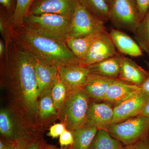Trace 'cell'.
I'll return each instance as SVG.
<instances>
[{
    "label": "cell",
    "instance_id": "obj_3",
    "mask_svg": "<svg viewBox=\"0 0 149 149\" xmlns=\"http://www.w3.org/2000/svg\"><path fill=\"white\" fill-rule=\"evenodd\" d=\"M1 139L24 149L41 139L37 130L15 108H3L0 111Z\"/></svg>",
    "mask_w": 149,
    "mask_h": 149
},
{
    "label": "cell",
    "instance_id": "obj_12",
    "mask_svg": "<svg viewBox=\"0 0 149 149\" xmlns=\"http://www.w3.org/2000/svg\"><path fill=\"white\" fill-rule=\"evenodd\" d=\"M58 71L60 79L66 85L69 92L82 89L90 73L87 67L80 63L60 67Z\"/></svg>",
    "mask_w": 149,
    "mask_h": 149
},
{
    "label": "cell",
    "instance_id": "obj_2",
    "mask_svg": "<svg viewBox=\"0 0 149 149\" xmlns=\"http://www.w3.org/2000/svg\"><path fill=\"white\" fill-rule=\"evenodd\" d=\"M11 38L22 50L48 65L58 68L80 63L65 41L42 35L23 24L12 27Z\"/></svg>",
    "mask_w": 149,
    "mask_h": 149
},
{
    "label": "cell",
    "instance_id": "obj_23",
    "mask_svg": "<svg viewBox=\"0 0 149 149\" xmlns=\"http://www.w3.org/2000/svg\"><path fill=\"white\" fill-rule=\"evenodd\" d=\"M52 88L46 90L39 98V121H45L53 116L58 115V112L55 107L51 95Z\"/></svg>",
    "mask_w": 149,
    "mask_h": 149
},
{
    "label": "cell",
    "instance_id": "obj_27",
    "mask_svg": "<svg viewBox=\"0 0 149 149\" xmlns=\"http://www.w3.org/2000/svg\"><path fill=\"white\" fill-rule=\"evenodd\" d=\"M34 0H17L15 11L12 18L13 27L23 24Z\"/></svg>",
    "mask_w": 149,
    "mask_h": 149
},
{
    "label": "cell",
    "instance_id": "obj_38",
    "mask_svg": "<svg viewBox=\"0 0 149 149\" xmlns=\"http://www.w3.org/2000/svg\"><path fill=\"white\" fill-rule=\"evenodd\" d=\"M43 147L44 149H71L70 146L63 147V148H58L55 146L46 143L44 141L43 143Z\"/></svg>",
    "mask_w": 149,
    "mask_h": 149
},
{
    "label": "cell",
    "instance_id": "obj_16",
    "mask_svg": "<svg viewBox=\"0 0 149 149\" xmlns=\"http://www.w3.org/2000/svg\"><path fill=\"white\" fill-rule=\"evenodd\" d=\"M149 73L131 59L123 56L118 79L141 87Z\"/></svg>",
    "mask_w": 149,
    "mask_h": 149
},
{
    "label": "cell",
    "instance_id": "obj_42",
    "mask_svg": "<svg viewBox=\"0 0 149 149\" xmlns=\"http://www.w3.org/2000/svg\"><path fill=\"white\" fill-rule=\"evenodd\" d=\"M146 62L147 65H148V67L149 69V63L148 62Z\"/></svg>",
    "mask_w": 149,
    "mask_h": 149
},
{
    "label": "cell",
    "instance_id": "obj_4",
    "mask_svg": "<svg viewBox=\"0 0 149 149\" xmlns=\"http://www.w3.org/2000/svg\"><path fill=\"white\" fill-rule=\"evenodd\" d=\"M91 102L83 89L69 91L58 115L67 130L74 131L85 125Z\"/></svg>",
    "mask_w": 149,
    "mask_h": 149
},
{
    "label": "cell",
    "instance_id": "obj_17",
    "mask_svg": "<svg viewBox=\"0 0 149 149\" xmlns=\"http://www.w3.org/2000/svg\"><path fill=\"white\" fill-rule=\"evenodd\" d=\"M35 59V73L40 98L46 90L52 87L57 80L58 68L48 65Z\"/></svg>",
    "mask_w": 149,
    "mask_h": 149
},
{
    "label": "cell",
    "instance_id": "obj_28",
    "mask_svg": "<svg viewBox=\"0 0 149 149\" xmlns=\"http://www.w3.org/2000/svg\"><path fill=\"white\" fill-rule=\"evenodd\" d=\"M12 18V16L0 6V32L4 42L11 37Z\"/></svg>",
    "mask_w": 149,
    "mask_h": 149
},
{
    "label": "cell",
    "instance_id": "obj_39",
    "mask_svg": "<svg viewBox=\"0 0 149 149\" xmlns=\"http://www.w3.org/2000/svg\"><path fill=\"white\" fill-rule=\"evenodd\" d=\"M141 115L146 116H149V100L144 107Z\"/></svg>",
    "mask_w": 149,
    "mask_h": 149
},
{
    "label": "cell",
    "instance_id": "obj_22",
    "mask_svg": "<svg viewBox=\"0 0 149 149\" xmlns=\"http://www.w3.org/2000/svg\"><path fill=\"white\" fill-rule=\"evenodd\" d=\"M124 146L108 130L99 129L88 149H123Z\"/></svg>",
    "mask_w": 149,
    "mask_h": 149
},
{
    "label": "cell",
    "instance_id": "obj_25",
    "mask_svg": "<svg viewBox=\"0 0 149 149\" xmlns=\"http://www.w3.org/2000/svg\"><path fill=\"white\" fill-rule=\"evenodd\" d=\"M134 34L139 45L149 56V9L140 22Z\"/></svg>",
    "mask_w": 149,
    "mask_h": 149
},
{
    "label": "cell",
    "instance_id": "obj_30",
    "mask_svg": "<svg viewBox=\"0 0 149 149\" xmlns=\"http://www.w3.org/2000/svg\"><path fill=\"white\" fill-rule=\"evenodd\" d=\"M66 129L65 125L62 123H56L51 126L47 135L53 139H56L59 137Z\"/></svg>",
    "mask_w": 149,
    "mask_h": 149
},
{
    "label": "cell",
    "instance_id": "obj_10",
    "mask_svg": "<svg viewBox=\"0 0 149 149\" xmlns=\"http://www.w3.org/2000/svg\"><path fill=\"white\" fill-rule=\"evenodd\" d=\"M77 0H34L28 14L54 13L71 17Z\"/></svg>",
    "mask_w": 149,
    "mask_h": 149
},
{
    "label": "cell",
    "instance_id": "obj_31",
    "mask_svg": "<svg viewBox=\"0 0 149 149\" xmlns=\"http://www.w3.org/2000/svg\"><path fill=\"white\" fill-rule=\"evenodd\" d=\"M123 149H149V136L129 145H125Z\"/></svg>",
    "mask_w": 149,
    "mask_h": 149
},
{
    "label": "cell",
    "instance_id": "obj_5",
    "mask_svg": "<svg viewBox=\"0 0 149 149\" xmlns=\"http://www.w3.org/2000/svg\"><path fill=\"white\" fill-rule=\"evenodd\" d=\"M71 17L54 13L27 14L23 24L48 37L65 42L68 37Z\"/></svg>",
    "mask_w": 149,
    "mask_h": 149
},
{
    "label": "cell",
    "instance_id": "obj_6",
    "mask_svg": "<svg viewBox=\"0 0 149 149\" xmlns=\"http://www.w3.org/2000/svg\"><path fill=\"white\" fill-rule=\"evenodd\" d=\"M108 131L124 145L135 143L149 136V116L140 115L112 123Z\"/></svg>",
    "mask_w": 149,
    "mask_h": 149
},
{
    "label": "cell",
    "instance_id": "obj_29",
    "mask_svg": "<svg viewBox=\"0 0 149 149\" xmlns=\"http://www.w3.org/2000/svg\"><path fill=\"white\" fill-rule=\"evenodd\" d=\"M73 141L72 132L66 129L60 136L59 142L61 147L63 148L71 146L73 143Z\"/></svg>",
    "mask_w": 149,
    "mask_h": 149
},
{
    "label": "cell",
    "instance_id": "obj_1",
    "mask_svg": "<svg viewBox=\"0 0 149 149\" xmlns=\"http://www.w3.org/2000/svg\"><path fill=\"white\" fill-rule=\"evenodd\" d=\"M1 61V83L9 93L14 108L35 129L39 120V95L34 57L22 50L11 37L5 41Z\"/></svg>",
    "mask_w": 149,
    "mask_h": 149
},
{
    "label": "cell",
    "instance_id": "obj_41",
    "mask_svg": "<svg viewBox=\"0 0 149 149\" xmlns=\"http://www.w3.org/2000/svg\"><path fill=\"white\" fill-rule=\"evenodd\" d=\"M111 0H106V1L107 2V3H109L110 2V1Z\"/></svg>",
    "mask_w": 149,
    "mask_h": 149
},
{
    "label": "cell",
    "instance_id": "obj_37",
    "mask_svg": "<svg viewBox=\"0 0 149 149\" xmlns=\"http://www.w3.org/2000/svg\"><path fill=\"white\" fill-rule=\"evenodd\" d=\"M6 48L5 43L3 39L0 40V59L4 57L5 55Z\"/></svg>",
    "mask_w": 149,
    "mask_h": 149
},
{
    "label": "cell",
    "instance_id": "obj_40",
    "mask_svg": "<svg viewBox=\"0 0 149 149\" xmlns=\"http://www.w3.org/2000/svg\"><path fill=\"white\" fill-rule=\"evenodd\" d=\"M43 142H44V141H43ZM44 149L43 147V143L42 144V146H41V147H40V149Z\"/></svg>",
    "mask_w": 149,
    "mask_h": 149
},
{
    "label": "cell",
    "instance_id": "obj_33",
    "mask_svg": "<svg viewBox=\"0 0 149 149\" xmlns=\"http://www.w3.org/2000/svg\"><path fill=\"white\" fill-rule=\"evenodd\" d=\"M136 1L141 20L149 10V0H136Z\"/></svg>",
    "mask_w": 149,
    "mask_h": 149
},
{
    "label": "cell",
    "instance_id": "obj_11",
    "mask_svg": "<svg viewBox=\"0 0 149 149\" xmlns=\"http://www.w3.org/2000/svg\"><path fill=\"white\" fill-rule=\"evenodd\" d=\"M149 100V95L143 92L136 97L115 106L112 124L141 115L144 107Z\"/></svg>",
    "mask_w": 149,
    "mask_h": 149
},
{
    "label": "cell",
    "instance_id": "obj_21",
    "mask_svg": "<svg viewBox=\"0 0 149 149\" xmlns=\"http://www.w3.org/2000/svg\"><path fill=\"white\" fill-rule=\"evenodd\" d=\"M98 130L95 126L85 124L71 131L74 141L70 146L71 149H88Z\"/></svg>",
    "mask_w": 149,
    "mask_h": 149
},
{
    "label": "cell",
    "instance_id": "obj_26",
    "mask_svg": "<svg viewBox=\"0 0 149 149\" xmlns=\"http://www.w3.org/2000/svg\"><path fill=\"white\" fill-rule=\"evenodd\" d=\"M68 93L69 91L66 85L60 79L58 76L51 89L52 98L58 112L63 107Z\"/></svg>",
    "mask_w": 149,
    "mask_h": 149
},
{
    "label": "cell",
    "instance_id": "obj_35",
    "mask_svg": "<svg viewBox=\"0 0 149 149\" xmlns=\"http://www.w3.org/2000/svg\"><path fill=\"white\" fill-rule=\"evenodd\" d=\"M43 141H44L41 139L37 140L24 149H39L42 146Z\"/></svg>",
    "mask_w": 149,
    "mask_h": 149
},
{
    "label": "cell",
    "instance_id": "obj_14",
    "mask_svg": "<svg viewBox=\"0 0 149 149\" xmlns=\"http://www.w3.org/2000/svg\"><path fill=\"white\" fill-rule=\"evenodd\" d=\"M113 107L108 103L92 102L85 124L95 126L98 129L108 130L112 124Z\"/></svg>",
    "mask_w": 149,
    "mask_h": 149
},
{
    "label": "cell",
    "instance_id": "obj_32",
    "mask_svg": "<svg viewBox=\"0 0 149 149\" xmlns=\"http://www.w3.org/2000/svg\"><path fill=\"white\" fill-rule=\"evenodd\" d=\"M16 3L17 0H0L1 6L2 7L12 16L15 11Z\"/></svg>",
    "mask_w": 149,
    "mask_h": 149
},
{
    "label": "cell",
    "instance_id": "obj_8",
    "mask_svg": "<svg viewBox=\"0 0 149 149\" xmlns=\"http://www.w3.org/2000/svg\"><path fill=\"white\" fill-rule=\"evenodd\" d=\"M105 32L104 22L91 13L80 0H77L68 37H82Z\"/></svg>",
    "mask_w": 149,
    "mask_h": 149
},
{
    "label": "cell",
    "instance_id": "obj_7",
    "mask_svg": "<svg viewBox=\"0 0 149 149\" xmlns=\"http://www.w3.org/2000/svg\"><path fill=\"white\" fill-rule=\"evenodd\" d=\"M109 20L116 27L135 34L141 22L136 0H111Z\"/></svg>",
    "mask_w": 149,
    "mask_h": 149
},
{
    "label": "cell",
    "instance_id": "obj_15",
    "mask_svg": "<svg viewBox=\"0 0 149 149\" xmlns=\"http://www.w3.org/2000/svg\"><path fill=\"white\" fill-rule=\"evenodd\" d=\"M116 79L90 73L82 89L91 100L104 101L109 87Z\"/></svg>",
    "mask_w": 149,
    "mask_h": 149
},
{
    "label": "cell",
    "instance_id": "obj_13",
    "mask_svg": "<svg viewBox=\"0 0 149 149\" xmlns=\"http://www.w3.org/2000/svg\"><path fill=\"white\" fill-rule=\"evenodd\" d=\"M142 93L140 86L116 79L109 87L104 101L117 105Z\"/></svg>",
    "mask_w": 149,
    "mask_h": 149
},
{
    "label": "cell",
    "instance_id": "obj_9",
    "mask_svg": "<svg viewBox=\"0 0 149 149\" xmlns=\"http://www.w3.org/2000/svg\"><path fill=\"white\" fill-rule=\"evenodd\" d=\"M118 54L109 34L107 32L100 33L94 41L85 58L80 64L87 66L102 61Z\"/></svg>",
    "mask_w": 149,
    "mask_h": 149
},
{
    "label": "cell",
    "instance_id": "obj_18",
    "mask_svg": "<svg viewBox=\"0 0 149 149\" xmlns=\"http://www.w3.org/2000/svg\"><path fill=\"white\" fill-rule=\"evenodd\" d=\"M116 49L120 53L134 57L143 55L142 49L133 39L124 32L111 29L109 33Z\"/></svg>",
    "mask_w": 149,
    "mask_h": 149
},
{
    "label": "cell",
    "instance_id": "obj_36",
    "mask_svg": "<svg viewBox=\"0 0 149 149\" xmlns=\"http://www.w3.org/2000/svg\"><path fill=\"white\" fill-rule=\"evenodd\" d=\"M141 87L143 93L149 95V73L146 80L143 83V85H141Z\"/></svg>",
    "mask_w": 149,
    "mask_h": 149
},
{
    "label": "cell",
    "instance_id": "obj_34",
    "mask_svg": "<svg viewBox=\"0 0 149 149\" xmlns=\"http://www.w3.org/2000/svg\"><path fill=\"white\" fill-rule=\"evenodd\" d=\"M0 149H17L13 144L3 140L0 141Z\"/></svg>",
    "mask_w": 149,
    "mask_h": 149
},
{
    "label": "cell",
    "instance_id": "obj_20",
    "mask_svg": "<svg viewBox=\"0 0 149 149\" xmlns=\"http://www.w3.org/2000/svg\"><path fill=\"white\" fill-rule=\"evenodd\" d=\"M101 33L80 37H68L65 43L72 53L80 61L85 58L93 42Z\"/></svg>",
    "mask_w": 149,
    "mask_h": 149
},
{
    "label": "cell",
    "instance_id": "obj_19",
    "mask_svg": "<svg viewBox=\"0 0 149 149\" xmlns=\"http://www.w3.org/2000/svg\"><path fill=\"white\" fill-rule=\"evenodd\" d=\"M123 56L118 54L95 64L86 66L90 73L118 79Z\"/></svg>",
    "mask_w": 149,
    "mask_h": 149
},
{
    "label": "cell",
    "instance_id": "obj_24",
    "mask_svg": "<svg viewBox=\"0 0 149 149\" xmlns=\"http://www.w3.org/2000/svg\"><path fill=\"white\" fill-rule=\"evenodd\" d=\"M91 13L105 23L109 20V5L106 0H80Z\"/></svg>",
    "mask_w": 149,
    "mask_h": 149
}]
</instances>
